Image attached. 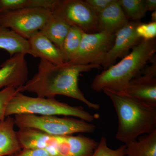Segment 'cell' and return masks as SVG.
<instances>
[{
    "instance_id": "cell-1",
    "label": "cell",
    "mask_w": 156,
    "mask_h": 156,
    "mask_svg": "<svg viewBox=\"0 0 156 156\" xmlns=\"http://www.w3.org/2000/svg\"><path fill=\"white\" fill-rule=\"evenodd\" d=\"M98 65H76L69 62L53 64L41 59L37 73L23 86L17 89V92L35 93L37 97L54 98L62 95L82 101L89 108L98 110L99 105L89 101L80 89L79 77L82 73L93 69H99Z\"/></svg>"
},
{
    "instance_id": "cell-2",
    "label": "cell",
    "mask_w": 156,
    "mask_h": 156,
    "mask_svg": "<svg viewBox=\"0 0 156 156\" xmlns=\"http://www.w3.org/2000/svg\"><path fill=\"white\" fill-rule=\"evenodd\" d=\"M118 119L116 138L125 144L137 140L143 134L156 130V107L121 93L105 89Z\"/></svg>"
},
{
    "instance_id": "cell-3",
    "label": "cell",
    "mask_w": 156,
    "mask_h": 156,
    "mask_svg": "<svg viewBox=\"0 0 156 156\" xmlns=\"http://www.w3.org/2000/svg\"><path fill=\"white\" fill-rule=\"evenodd\" d=\"M156 52V39H142L121 61L95 76L91 84V89L98 92L106 89L121 93L130 81L139 75L150 62Z\"/></svg>"
},
{
    "instance_id": "cell-4",
    "label": "cell",
    "mask_w": 156,
    "mask_h": 156,
    "mask_svg": "<svg viewBox=\"0 0 156 156\" xmlns=\"http://www.w3.org/2000/svg\"><path fill=\"white\" fill-rule=\"evenodd\" d=\"M21 114L76 117L90 123L98 117L91 114L82 106H71L54 98L30 97L17 91L8 104L6 117Z\"/></svg>"
},
{
    "instance_id": "cell-5",
    "label": "cell",
    "mask_w": 156,
    "mask_h": 156,
    "mask_svg": "<svg viewBox=\"0 0 156 156\" xmlns=\"http://www.w3.org/2000/svg\"><path fill=\"white\" fill-rule=\"evenodd\" d=\"M15 125L19 128H32L53 136H66L75 133H92L96 126L80 119L60 118L54 115L21 114L14 115Z\"/></svg>"
},
{
    "instance_id": "cell-6",
    "label": "cell",
    "mask_w": 156,
    "mask_h": 156,
    "mask_svg": "<svg viewBox=\"0 0 156 156\" xmlns=\"http://www.w3.org/2000/svg\"><path fill=\"white\" fill-rule=\"evenodd\" d=\"M52 11L37 8H24L0 14V27L13 30L28 40L48 21Z\"/></svg>"
},
{
    "instance_id": "cell-7",
    "label": "cell",
    "mask_w": 156,
    "mask_h": 156,
    "mask_svg": "<svg viewBox=\"0 0 156 156\" xmlns=\"http://www.w3.org/2000/svg\"><path fill=\"white\" fill-rule=\"evenodd\" d=\"M115 34L105 31L83 33L80 46L68 62L76 65L101 66L114 42Z\"/></svg>"
},
{
    "instance_id": "cell-8",
    "label": "cell",
    "mask_w": 156,
    "mask_h": 156,
    "mask_svg": "<svg viewBox=\"0 0 156 156\" xmlns=\"http://www.w3.org/2000/svg\"><path fill=\"white\" fill-rule=\"evenodd\" d=\"M52 13L85 33L98 32V15L85 0H60Z\"/></svg>"
},
{
    "instance_id": "cell-9",
    "label": "cell",
    "mask_w": 156,
    "mask_h": 156,
    "mask_svg": "<svg viewBox=\"0 0 156 156\" xmlns=\"http://www.w3.org/2000/svg\"><path fill=\"white\" fill-rule=\"evenodd\" d=\"M140 21H129L115 34L114 42L106 54L101 66L104 70L115 64L118 58H123L129 50L138 44L142 39L136 34V29Z\"/></svg>"
},
{
    "instance_id": "cell-10",
    "label": "cell",
    "mask_w": 156,
    "mask_h": 156,
    "mask_svg": "<svg viewBox=\"0 0 156 156\" xmlns=\"http://www.w3.org/2000/svg\"><path fill=\"white\" fill-rule=\"evenodd\" d=\"M24 53L14 54L1 66L0 88L17 89L27 81L29 73Z\"/></svg>"
},
{
    "instance_id": "cell-11",
    "label": "cell",
    "mask_w": 156,
    "mask_h": 156,
    "mask_svg": "<svg viewBox=\"0 0 156 156\" xmlns=\"http://www.w3.org/2000/svg\"><path fill=\"white\" fill-rule=\"evenodd\" d=\"M17 138L22 149H44L55 156L62 136H53L32 128H20Z\"/></svg>"
},
{
    "instance_id": "cell-12",
    "label": "cell",
    "mask_w": 156,
    "mask_h": 156,
    "mask_svg": "<svg viewBox=\"0 0 156 156\" xmlns=\"http://www.w3.org/2000/svg\"><path fill=\"white\" fill-rule=\"evenodd\" d=\"M119 93L156 107V77L140 73Z\"/></svg>"
},
{
    "instance_id": "cell-13",
    "label": "cell",
    "mask_w": 156,
    "mask_h": 156,
    "mask_svg": "<svg viewBox=\"0 0 156 156\" xmlns=\"http://www.w3.org/2000/svg\"><path fill=\"white\" fill-rule=\"evenodd\" d=\"M98 144L82 134L63 136L55 156H91Z\"/></svg>"
},
{
    "instance_id": "cell-14",
    "label": "cell",
    "mask_w": 156,
    "mask_h": 156,
    "mask_svg": "<svg viewBox=\"0 0 156 156\" xmlns=\"http://www.w3.org/2000/svg\"><path fill=\"white\" fill-rule=\"evenodd\" d=\"M27 40L30 49V55L54 64L65 62L60 49L40 31L35 33Z\"/></svg>"
},
{
    "instance_id": "cell-15",
    "label": "cell",
    "mask_w": 156,
    "mask_h": 156,
    "mask_svg": "<svg viewBox=\"0 0 156 156\" xmlns=\"http://www.w3.org/2000/svg\"><path fill=\"white\" fill-rule=\"evenodd\" d=\"M129 22L119 3L115 0L102 12L98 14V32L115 34Z\"/></svg>"
},
{
    "instance_id": "cell-16",
    "label": "cell",
    "mask_w": 156,
    "mask_h": 156,
    "mask_svg": "<svg viewBox=\"0 0 156 156\" xmlns=\"http://www.w3.org/2000/svg\"><path fill=\"white\" fill-rule=\"evenodd\" d=\"M14 118L8 116L0 123V156L12 155L20 151Z\"/></svg>"
},
{
    "instance_id": "cell-17",
    "label": "cell",
    "mask_w": 156,
    "mask_h": 156,
    "mask_svg": "<svg viewBox=\"0 0 156 156\" xmlns=\"http://www.w3.org/2000/svg\"><path fill=\"white\" fill-rule=\"evenodd\" d=\"M0 49L5 50L11 56L17 53L30 54L28 40L9 29L0 27Z\"/></svg>"
},
{
    "instance_id": "cell-18",
    "label": "cell",
    "mask_w": 156,
    "mask_h": 156,
    "mask_svg": "<svg viewBox=\"0 0 156 156\" xmlns=\"http://www.w3.org/2000/svg\"><path fill=\"white\" fill-rule=\"evenodd\" d=\"M71 26L55 14L50 15L40 31L60 49Z\"/></svg>"
},
{
    "instance_id": "cell-19",
    "label": "cell",
    "mask_w": 156,
    "mask_h": 156,
    "mask_svg": "<svg viewBox=\"0 0 156 156\" xmlns=\"http://www.w3.org/2000/svg\"><path fill=\"white\" fill-rule=\"evenodd\" d=\"M125 145V156H156V130Z\"/></svg>"
},
{
    "instance_id": "cell-20",
    "label": "cell",
    "mask_w": 156,
    "mask_h": 156,
    "mask_svg": "<svg viewBox=\"0 0 156 156\" xmlns=\"http://www.w3.org/2000/svg\"><path fill=\"white\" fill-rule=\"evenodd\" d=\"M83 33L80 29L71 27L60 49L65 62H68L76 52Z\"/></svg>"
},
{
    "instance_id": "cell-21",
    "label": "cell",
    "mask_w": 156,
    "mask_h": 156,
    "mask_svg": "<svg viewBox=\"0 0 156 156\" xmlns=\"http://www.w3.org/2000/svg\"><path fill=\"white\" fill-rule=\"evenodd\" d=\"M119 3L128 20L140 21L146 14L145 0H119Z\"/></svg>"
},
{
    "instance_id": "cell-22",
    "label": "cell",
    "mask_w": 156,
    "mask_h": 156,
    "mask_svg": "<svg viewBox=\"0 0 156 156\" xmlns=\"http://www.w3.org/2000/svg\"><path fill=\"white\" fill-rule=\"evenodd\" d=\"M126 147V145H124L117 149H112L107 145L106 137L102 136L91 156H125Z\"/></svg>"
},
{
    "instance_id": "cell-23",
    "label": "cell",
    "mask_w": 156,
    "mask_h": 156,
    "mask_svg": "<svg viewBox=\"0 0 156 156\" xmlns=\"http://www.w3.org/2000/svg\"><path fill=\"white\" fill-rule=\"evenodd\" d=\"M136 32L138 37L143 40L156 39V22L143 23L140 22L136 27Z\"/></svg>"
},
{
    "instance_id": "cell-24",
    "label": "cell",
    "mask_w": 156,
    "mask_h": 156,
    "mask_svg": "<svg viewBox=\"0 0 156 156\" xmlns=\"http://www.w3.org/2000/svg\"><path fill=\"white\" fill-rule=\"evenodd\" d=\"M17 92V89L14 88H5L0 91V123L5 119L6 108Z\"/></svg>"
},
{
    "instance_id": "cell-25",
    "label": "cell",
    "mask_w": 156,
    "mask_h": 156,
    "mask_svg": "<svg viewBox=\"0 0 156 156\" xmlns=\"http://www.w3.org/2000/svg\"><path fill=\"white\" fill-rule=\"evenodd\" d=\"M29 8V0H0V14Z\"/></svg>"
},
{
    "instance_id": "cell-26",
    "label": "cell",
    "mask_w": 156,
    "mask_h": 156,
    "mask_svg": "<svg viewBox=\"0 0 156 156\" xmlns=\"http://www.w3.org/2000/svg\"><path fill=\"white\" fill-rule=\"evenodd\" d=\"M60 0H29V8H37L53 11Z\"/></svg>"
},
{
    "instance_id": "cell-27",
    "label": "cell",
    "mask_w": 156,
    "mask_h": 156,
    "mask_svg": "<svg viewBox=\"0 0 156 156\" xmlns=\"http://www.w3.org/2000/svg\"><path fill=\"white\" fill-rule=\"evenodd\" d=\"M115 1V0H85V2L97 15Z\"/></svg>"
},
{
    "instance_id": "cell-28",
    "label": "cell",
    "mask_w": 156,
    "mask_h": 156,
    "mask_svg": "<svg viewBox=\"0 0 156 156\" xmlns=\"http://www.w3.org/2000/svg\"><path fill=\"white\" fill-rule=\"evenodd\" d=\"M13 156H53L44 149H23Z\"/></svg>"
},
{
    "instance_id": "cell-29",
    "label": "cell",
    "mask_w": 156,
    "mask_h": 156,
    "mask_svg": "<svg viewBox=\"0 0 156 156\" xmlns=\"http://www.w3.org/2000/svg\"><path fill=\"white\" fill-rule=\"evenodd\" d=\"M145 4L147 11L153 12L156 11V0H145Z\"/></svg>"
},
{
    "instance_id": "cell-30",
    "label": "cell",
    "mask_w": 156,
    "mask_h": 156,
    "mask_svg": "<svg viewBox=\"0 0 156 156\" xmlns=\"http://www.w3.org/2000/svg\"><path fill=\"white\" fill-rule=\"evenodd\" d=\"M151 22H156V11L152 12L151 14Z\"/></svg>"
}]
</instances>
